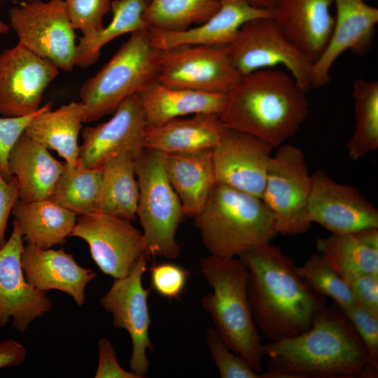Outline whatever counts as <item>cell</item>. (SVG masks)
Returning a JSON list of instances; mask_svg holds the SVG:
<instances>
[{
    "instance_id": "40",
    "label": "cell",
    "mask_w": 378,
    "mask_h": 378,
    "mask_svg": "<svg viewBox=\"0 0 378 378\" xmlns=\"http://www.w3.org/2000/svg\"><path fill=\"white\" fill-rule=\"evenodd\" d=\"M41 108L42 106L36 112L25 116L0 117V173L7 181L13 177L8 164L10 151L28 123Z\"/></svg>"
},
{
    "instance_id": "22",
    "label": "cell",
    "mask_w": 378,
    "mask_h": 378,
    "mask_svg": "<svg viewBox=\"0 0 378 378\" xmlns=\"http://www.w3.org/2000/svg\"><path fill=\"white\" fill-rule=\"evenodd\" d=\"M334 0H276L272 18L285 37L313 62L330 37Z\"/></svg>"
},
{
    "instance_id": "19",
    "label": "cell",
    "mask_w": 378,
    "mask_h": 378,
    "mask_svg": "<svg viewBox=\"0 0 378 378\" xmlns=\"http://www.w3.org/2000/svg\"><path fill=\"white\" fill-rule=\"evenodd\" d=\"M336 15L329 41L314 62L312 88L330 81V69L346 50L362 56L371 48L378 23V9L364 0H334Z\"/></svg>"
},
{
    "instance_id": "23",
    "label": "cell",
    "mask_w": 378,
    "mask_h": 378,
    "mask_svg": "<svg viewBox=\"0 0 378 378\" xmlns=\"http://www.w3.org/2000/svg\"><path fill=\"white\" fill-rule=\"evenodd\" d=\"M225 128L219 116L213 114L174 118L159 125L147 126L144 148L164 154L212 150Z\"/></svg>"
},
{
    "instance_id": "7",
    "label": "cell",
    "mask_w": 378,
    "mask_h": 378,
    "mask_svg": "<svg viewBox=\"0 0 378 378\" xmlns=\"http://www.w3.org/2000/svg\"><path fill=\"white\" fill-rule=\"evenodd\" d=\"M139 186L136 209L148 258L174 259L181 246L176 232L186 217L181 202L170 183L164 153L144 149L135 160Z\"/></svg>"
},
{
    "instance_id": "24",
    "label": "cell",
    "mask_w": 378,
    "mask_h": 378,
    "mask_svg": "<svg viewBox=\"0 0 378 378\" xmlns=\"http://www.w3.org/2000/svg\"><path fill=\"white\" fill-rule=\"evenodd\" d=\"M8 164L18 179L19 200L24 202L49 199L65 168V163L52 157L24 132L10 151Z\"/></svg>"
},
{
    "instance_id": "8",
    "label": "cell",
    "mask_w": 378,
    "mask_h": 378,
    "mask_svg": "<svg viewBox=\"0 0 378 378\" xmlns=\"http://www.w3.org/2000/svg\"><path fill=\"white\" fill-rule=\"evenodd\" d=\"M226 49L241 75L280 65L303 91L312 88V61L285 37L272 17L245 23Z\"/></svg>"
},
{
    "instance_id": "16",
    "label": "cell",
    "mask_w": 378,
    "mask_h": 378,
    "mask_svg": "<svg viewBox=\"0 0 378 378\" xmlns=\"http://www.w3.org/2000/svg\"><path fill=\"white\" fill-rule=\"evenodd\" d=\"M24 248L23 235L14 220L12 232L0 248V328L11 321L13 328L20 332L50 312L53 305L45 292L27 281L22 264Z\"/></svg>"
},
{
    "instance_id": "27",
    "label": "cell",
    "mask_w": 378,
    "mask_h": 378,
    "mask_svg": "<svg viewBox=\"0 0 378 378\" xmlns=\"http://www.w3.org/2000/svg\"><path fill=\"white\" fill-rule=\"evenodd\" d=\"M83 120L81 102H71L53 111L48 103L28 123L24 132L47 150L57 152L66 164L74 166L79 158L78 136Z\"/></svg>"
},
{
    "instance_id": "36",
    "label": "cell",
    "mask_w": 378,
    "mask_h": 378,
    "mask_svg": "<svg viewBox=\"0 0 378 378\" xmlns=\"http://www.w3.org/2000/svg\"><path fill=\"white\" fill-rule=\"evenodd\" d=\"M206 341L221 378H262L242 356L226 346L214 328L206 330Z\"/></svg>"
},
{
    "instance_id": "45",
    "label": "cell",
    "mask_w": 378,
    "mask_h": 378,
    "mask_svg": "<svg viewBox=\"0 0 378 378\" xmlns=\"http://www.w3.org/2000/svg\"><path fill=\"white\" fill-rule=\"evenodd\" d=\"M252 5L271 9L274 7L276 0H247Z\"/></svg>"
},
{
    "instance_id": "38",
    "label": "cell",
    "mask_w": 378,
    "mask_h": 378,
    "mask_svg": "<svg viewBox=\"0 0 378 378\" xmlns=\"http://www.w3.org/2000/svg\"><path fill=\"white\" fill-rule=\"evenodd\" d=\"M150 288L169 300L178 299L183 293L190 272L174 262L153 264L150 268Z\"/></svg>"
},
{
    "instance_id": "14",
    "label": "cell",
    "mask_w": 378,
    "mask_h": 378,
    "mask_svg": "<svg viewBox=\"0 0 378 378\" xmlns=\"http://www.w3.org/2000/svg\"><path fill=\"white\" fill-rule=\"evenodd\" d=\"M59 69L20 43L0 53V115L22 117L36 112Z\"/></svg>"
},
{
    "instance_id": "34",
    "label": "cell",
    "mask_w": 378,
    "mask_h": 378,
    "mask_svg": "<svg viewBox=\"0 0 378 378\" xmlns=\"http://www.w3.org/2000/svg\"><path fill=\"white\" fill-rule=\"evenodd\" d=\"M220 4V0H150L144 19L149 29L181 31L204 22Z\"/></svg>"
},
{
    "instance_id": "12",
    "label": "cell",
    "mask_w": 378,
    "mask_h": 378,
    "mask_svg": "<svg viewBox=\"0 0 378 378\" xmlns=\"http://www.w3.org/2000/svg\"><path fill=\"white\" fill-rule=\"evenodd\" d=\"M70 237L84 240L99 270L114 279L127 276L146 255L141 231L129 220L100 211L78 216Z\"/></svg>"
},
{
    "instance_id": "6",
    "label": "cell",
    "mask_w": 378,
    "mask_h": 378,
    "mask_svg": "<svg viewBox=\"0 0 378 378\" xmlns=\"http://www.w3.org/2000/svg\"><path fill=\"white\" fill-rule=\"evenodd\" d=\"M160 50L151 43L149 29L130 34L111 59L79 90L84 122L113 113L127 97L158 81Z\"/></svg>"
},
{
    "instance_id": "10",
    "label": "cell",
    "mask_w": 378,
    "mask_h": 378,
    "mask_svg": "<svg viewBox=\"0 0 378 378\" xmlns=\"http://www.w3.org/2000/svg\"><path fill=\"white\" fill-rule=\"evenodd\" d=\"M9 26L18 43L58 69L71 71L76 50L75 29L64 0L24 1L8 10Z\"/></svg>"
},
{
    "instance_id": "41",
    "label": "cell",
    "mask_w": 378,
    "mask_h": 378,
    "mask_svg": "<svg viewBox=\"0 0 378 378\" xmlns=\"http://www.w3.org/2000/svg\"><path fill=\"white\" fill-rule=\"evenodd\" d=\"M343 279L357 304L378 313V275L359 273Z\"/></svg>"
},
{
    "instance_id": "11",
    "label": "cell",
    "mask_w": 378,
    "mask_h": 378,
    "mask_svg": "<svg viewBox=\"0 0 378 378\" xmlns=\"http://www.w3.org/2000/svg\"><path fill=\"white\" fill-rule=\"evenodd\" d=\"M160 50L158 82L174 88L227 94L241 78L226 46H188Z\"/></svg>"
},
{
    "instance_id": "43",
    "label": "cell",
    "mask_w": 378,
    "mask_h": 378,
    "mask_svg": "<svg viewBox=\"0 0 378 378\" xmlns=\"http://www.w3.org/2000/svg\"><path fill=\"white\" fill-rule=\"evenodd\" d=\"M19 200L18 179L6 180L0 173V248L6 243V230L9 216Z\"/></svg>"
},
{
    "instance_id": "9",
    "label": "cell",
    "mask_w": 378,
    "mask_h": 378,
    "mask_svg": "<svg viewBox=\"0 0 378 378\" xmlns=\"http://www.w3.org/2000/svg\"><path fill=\"white\" fill-rule=\"evenodd\" d=\"M310 188L311 174L304 152L291 144L280 146L270 161L261 197L274 217L278 234L298 235L309 230Z\"/></svg>"
},
{
    "instance_id": "46",
    "label": "cell",
    "mask_w": 378,
    "mask_h": 378,
    "mask_svg": "<svg viewBox=\"0 0 378 378\" xmlns=\"http://www.w3.org/2000/svg\"><path fill=\"white\" fill-rule=\"evenodd\" d=\"M24 1H32L34 0H24ZM10 29V27L8 24L0 21V34H7Z\"/></svg>"
},
{
    "instance_id": "25",
    "label": "cell",
    "mask_w": 378,
    "mask_h": 378,
    "mask_svg": "<svg viewBox=\"0 0 378 378\" xmlns=\"http://www.w3.org/2000/svg\"><path fill=\"white\" fill-rule=\"evenodd\" d=\"M165 171L186 217L204 208L216 183L212 150L164 154Z\"/></svg>"
},
{
    "instance_id": "5",
    "label": "cell",
    "mask_w": 378,
    "mask_h": 378,
    "mask_svg": "<svg viewBox=\"0 0 378 378\" xmlns=\"http://www.w3.org/2000/svg\"><path fill=\"white\" fill-rule=\"evenodd\" d=\"M192 219L209 253L223 258L237 257L278 234L274 217L261 198L217 183Z\"/></svg>"
},
{
    "instance_id": "21",
    "label": "cell",
    "mask_w": 378,
    "mask_h": 378,
    "mask_svg": "<svg viewBox=\"0 0 378 378\" xmlns=\"http://www.w3.org/2000/svg\"><path fill=\"white\" fill-rule=\"evenodd\" d=\"M22 264L25 278L34 288L46 292L56 290L72 298L78 307L85 301L87 286L96 272L80 266L64 249L41 248L31 243L24 245Z\"/></svg>"
},
{
    "instance_id": "2",
    "label": "cell",
    "mask_w": 378,
    "mask_h": 378,
    "mask_svg": "<svg viewBox=\"0 0 378 378\" xmlns=\"http://www.w3.org/2000/svg\"><path fill=\"white\" fill-rule=\"evenodd\" d=\"M248 270V295L254 322L270 341L308 330L326 306L324 297L302 279L297 266L270 243L240 253Z\"/></svg>"
},
{
    "instance_id": "29",
    "label": "cell",
    "mask_w": 378,
    "mask_h": 378,
    "mask_svg": "<svg viewBox=\"0 0 378 378\" xmlns=\"http://www.w3.org/2000/svg\"><path fill=\"white\" fill-rule=\"evenodd\" d=\"M316 248L342 277L367 273L378 275V228L318 238Z\"/></svg>"
},
{
    "instance_id": "30",
    "label": "cell",
    "mask_w": 378,
    "mask_h": 378,
    "mask_svg": "<svg viewBox=\"0 0 378 378\" xmlns=\"http://www.w3.org/2000/svg\"><path fill=\"white\" fill-rule=\"evenodd\" d=\"M135 160L129 153H121L105 161L96 211L134 220L139 200Z\"/></svg>"
},
{
    "instance_id": "32",
    "label": "cell",
    "mask_w": 378,
    "mask_h": 378,
    "mask_svg": "<svg viewBox=\"0 0 378 378\" xmlns=\"http://www.w3.org/2000/svg\"><path fill=\"white\" fill-rule=\"evenodd\" d=\"M102 166L88 168L78 160L65 164L49 199L77 216L97 211L102 182Z\"/></svg>"
},
{
    "instance_id": "44",
    "label": "cell",
    "mask_w": 378,
    "mask_h": 378,
    "mask_svg": "<svg viewBox=\"0 0 378 378\" xmlns=\"http://www.w3.org/2000/svg\"><path fill=\"white\" fill-rule=\"evenodd\" d=\"M27 356L26 347L16 340L0 341V370L21 365L25 361Z\"/></svg>"
},
{
    "instance_id": "47",
    "label": "cell",
    "mask_w": 378,
    "mask_h": 378,
    "mask_svg": "<svg viewBox=\"0 0 378 378\" xmlns=\"http://www.w3.org/2000/svg\"><path fill=\"white\" fill-rule=\"evenodd\" d=\"M150 1V0H149Z\"/></svg>"
},
{
    "instance_id": "20",
    "label": "cell",
    "mask_w": 378,
    "mask_h": 378,
    "mask_svg": "<svg viewBox=\"0 0 378 378\" xmlns=\"http://www.w3.org/2000/svg\"><path fill=\"white\" fill-rule=\"evenodd\" d=\"M220 4L211 18L194 27L181 31L149 29L152 45L158 50L188 46H227L245 23L272 17L271 9L255 6L247 0H220Z\"/></svg>"
},
{
    "instance_id": "31",
    "label": "cell",
    "mask_w": 378,
    "mask_h": 378,
    "mask_svg": "<svg viewBox=\"0 0 378 378\" xmlns=\"http://www.w3.org/2000/svg\"><path fill=\"white\" fill-rule=\"evenodd\" d=\"M149 0H113L112 19L102 30L89 36H81L76 44L75 66L86 68L99 57L100 50L114 38L127 33L149 29L144 14Z\"/></svg>"
},
{
    "instance_id": "42",
    "label": "cell",
    "mask_w": 378,
    "mask_h": 378,
    "mask_svg": "<svg viewBox=\"0 0 378 378\" xmlns=\"http://www.w3.org/2000/svg\"><path fill=\"white\" fill-rule=\"evenodd\" d=\"M98 356L95 378H140L132 371L126 370L120 365L115 348L105 338L98 342Z\"/></svg>"
},
{
    "instance_id": "4",
    "label": "cell",
    "mask_w": 378,
    "mask_h": 378,
    "mask_svg": "<svg viewBox=\"0 0 378 378\" xmlns=\"http://www.w3.org/2000/svg\"><path fill=\"white\" fill-rule=\"evenodd\" d=\"M199 266L212 289L202 298V307L226 346L260 373L264 344L249 303L246 267L237 257L211 254L201 258Z\"/></svg>"
},
{
    "instance_id": "13",
    "label": "cell",
    "mask_w": 378,
    "mask_h": 378,
    "mask_svg": "<svg viewBox=\"0 0 378 378\" xmlns=\"http://www.w3.org/2000/svg\"><path fill=\"white\" fill-rule=\"evenodd\" d=\"M148 260L146 255H141L127 276L115 279L99 300L101 307L112 315L113 326L129 333L132 347L129 365L140 378L144 377L149 368L146 352L153 349L148 332L151 323L148 304L150 289L142 284Z\"/></svg>"
},
{
    "instance_id": "37",
    "label": "cell",
    "mask_w": 378,
    "mask_h": 378,
    "mask_svg": "<svg viewBox=\"0 0 378 378\" xmlns=\"http://www.w3.org/2000/svg\"><path fill=\"white\" fill-rule=\"evenodd\" d=\"M111 0H64L65 10L75 30L89 36L103 29L104 17L111 10Z\"/></svg>"
},
{
    "instance_id": "35",
    "label": "cell",
    "mask_w": 378,
    "mask_h": 378,
    "mask_svg": "<svg viewBox=\"0 0 378 378\" xmlns=\"http://www.w3.org/2000/svg\"><path fill=\"white\" fill-rule=\"evenodd\" d=\"M296 269L302 279L314 292L331 298L340 309L356 304L346 282L321 254L312 255Z\"/></svg>"
},
{
    "instance_id": "18",
    "label": "cell",
    "mask_w": 378,
    "mask_h": 378,
    "mask_svg": "<svg viewBox=\"0 0 378 378\" xmlns=\"http://www.w3.org/2000/svg\"><path fill=\"white\" fill-rule=\"evenodd\" d=\"M272 149L252 134L226 127L212 149L216 183L261 198Z\"/></svg>"
},
{
    "instance_id": "39",
    "label": "cell",
    "mask_w": 378,
    "mask_h": 378,
    "mask_svg": "<svg viewBox=\"0 0 378 378\" xmlns=\"http://www.w3.org/2000/svg\"><path fill=\"white\" fill-rule=\"evenodd\" d=\"M340 311L356 330L370 356L378 362V313L357 304Z\"/></svg>"
},
{
    "instance_id": "1",
    "label": "cell",
    "mask_w": 378,
    "mask_h": 378,
    "mask_svg": "<svg viewBox=\"0 0 378 378\" xmlns=\"http://www.w3.org/2000/svg\"><path fill=\"white\" fill-rule=\"evenodd\" d=\"M264 378H375L378 362L370 356L349 321L323 307L311 327L293 337L264 344Z\"/></svg>"
},
{
    "instance_id": "33",
    "label": "cell",
    "mask_w": 378,
    "mask_h": 378,
    "mask_svg": "<svg viewBox=\"0 0 378 378\" xmlns=\"http://www.w3.org/2000/svg\"><path fill=\"white\" fill-rule=\"evenodd\" d=\"M352 94L355 126L347 148L355 161L378 148V82L358 78L354 81Z\"/></svg>"
},
{
    "instance_id": "15",
    "label": "cell",
    "mask_w": 378,
    "mask_h": 378,
    "mask_svg": "<svg viewBox=\"0 0 378 378\" xmlns=\"http://www.w3.org/2000/svg\"><path fill=\"white\" fill-rule=\"evenodd\" d=\"M307 211L312 223L332 234L378 228V210L355 187L335 181L321 169L311 174Z\"/></svg>"
},
{
    "instance_id": "26",
    "label": "cell",
    "mask_w": 378,
    "mask_h": 378,
    "mask_svg": "<svg viewBox=\"0 0 378 378\" xmlns=\"http://www.w3.org/2000/svg\"><path fill=\"white\" fill-rule=\"evenodd\" d=\"M147 126L200 113L220 116L227 104V94L174 88L158 81L140 93Z\"/></svg>"
},
{
    "instance_id": "17",
    "label": "cell",
    "mask_w": 378,
    "mask_h": 378,
    "mask_svg": "<svg viewBox=\"0 0 378 378\" xmlns=\"http://www.w3.org/2000/svg\"><path fill=\"white\" fill-rule=\"evenodd\" d=\"M113 113L108 120L83 130L78 162L85 167H100L125 153L136 159L145 149L147 124L140 93L125 99Z\"/></svg>"
},
{
    "instance_id": "3",
    "label": "cell",
    "mask_w": 378,
    "mask_h": 378,
    "mask_svg": "<svg viewBox=\"0 0 378 378\" xmlns=\"http://www.w3.org/2000/svg\"><path fill=\"white\" fill-rule=\"evenodd\" d=\"M306 93L288 73L276 68L241 75L227 94L220 115L226 126L252 134L273 148L299 130L309 114Z\"/></svg>"
},
{
    "instance_id": "28",
    "label": "cell",
    "mask_w": 378,
    "mask_h": 378,
    "mask_svg": "<svg viewBox=\"0 0 378 378\" xmlns=\"http://www.w3.org/2000/svg\"><path fill=\"white\" fill-rule=\"evenodd\" d=\"M12 214L27 242L41 248L63 244L76 225L77 215L50 199L18 200Z\"/></svg>"
}]
</instances>
